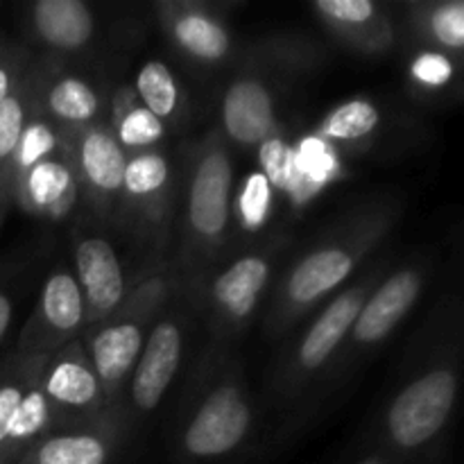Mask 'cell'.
<instances>
[{
  "label": "cell",
  "instance_id": "cell-3",
  "mask_svg": "<svg viewBox=\"0 0 464 464\" xmlns=\"http://www.w3.org/2000/svg\"><path fill=\"white\" fill-rule=\"evenodd\" d=\"M394 254L381 252L329 302L285 335L267 376V408L275 417V440L284 442L320 412L324 390L340 356L344 338L385 272Z\"/></svg>",
  "mask_w": 464,
  "mask_h": 464
},
{
  "label": "cell",
  "instance_id": "cell-24",
  "mask_svg": "<svg viewBox=\"0 0 464 464\" xmlns=\"http://www.w3.org/2000/svg\"><path fill=\"white\" fill-rule=\"evenodd\" d=\"M107 125L125 154L163 148L168 130L143 107L131 84H116L109 91Z\"/></svg>",
  "mask_w": 464,
  "mask_h": 464
},
{
  "label": "cell",
  "instance_id": "cell-11",
  "mask_svg": "<svg viewBox=\"0 0 464 464\" xmlns=\"http://www.w3.org/2000/svg\"><path fill=\"white\" fill-rule=\"evenodd\" d=\"M193 317V306L181 288L150 329L121 397V417L131 433L139 421L150 420L161 408L175 383L184 365Z\"/></svg>",
  "mask_w": 464,
  "mask_h": 464
},
{
  "label": "cell",
  "instance_id": "cell-2",
  "mask_svg": "<svg viewBox=\"0 0 464 464\" xmlns=\"http://www.w3.org/2000/svg\"><path fill=\"white\" fill-rule=\"evenodd\" d=\"M406 202L399 193L370 195L322 227L276 272L263 308V334L281 340L344 288L383 252L401 225Z\"/></svg>",
  "mask_w": 464,
  "mask_h": 464
},
{
  "label": "cell",
  "instance_id": "cell-34",
  "mask_svg": "<svg viewBox=\"0 0 464 464\" xmlns=\"http://www.w3.org/2000/svg\"><path fill=\"white\" fill-rule=\"evenodd\" d=\"M9 208H12V207H0V231H3V225H5V220H7V213H9Z\"/></svg>",
  "mask_w": 464,
  "mask_h": 464
},
{
  "label": "cell",
  "instance_id": "cell-17",
  "mask_svg": "<svg viewBox=\"0 0 464 464\" xmlns=\"http://www.w3.org/2000/svg\"><path fill=\"white\" fill-rule=\"evenodd\" d=\"M39 383L57 415L62 417L63 426H80L107 420V417H121L116 406L109 401L80 340H72L66 347L57 349L45 358Z\"/></svg>",
  "mask_w": 464,
  "mask_h": 464
},
{
  "label": "cell",
  "instance_id": "cell-7",
  "mask_svg": "<svg viewBox=\"0 0 464 464\" xmlns=\"http://www.w3.org/2000/svg\"><path fill=\"white\" fill-rule=\"evenodd\" d=\"M295 238L276 229L234 247L218 258L193 285L184 290L195 317L208 331V344L236 347L266 306L276 272L293 254Z\"/></svg>",
  "mask_w": 464,
  "mask_h": 464
},
{
  "label": "cell",
  "instance_id": "cell-22",
  "mask_svg": "<svg viewBox=\"0 0 464 464\" xmlns=\"http://www.w3.org/2000/svg\"><path fill=\"white\" fill-rule=\"evenodd\" d=\"M390 130L388 109L374 98H349L334 104L315 122V136L347 159L370 157Z\"/></svg>",
  "mask_w": 464,
  "mask_h": 464
},
{
  "label": "cell",
  "instance_id": "cell-13",
  "mask_svg": "<svg viewBox=\"0 0 464 464\" xmlns=\"http://www.w3.org/2000/svg\"><path fill=\"white\" fill-rule=\"evenodd\" d=\"M36 113L63 136L107 121L109 91L77 62L36 53Z\"/></svg>",
  "mask_w": 464,
  "mask_h": 464
},
{
  "label": "cell",
  "instance_id": "cell-10",
  "mask_svg": "<svg viewBox=\"0 0 464 464\" xmlns=\"http://www.w3.org/2000/svg\"><path fill=\"white\" fill-rule=\"evenodd\" d=\"M181 188V163L172 161L166 148L130 154L122 175L113 229L130 234L166 261L177 225ZM170 261V258H168Z\"/></svg>",
  "mask_w": 464,
  "mask_h": 464
},
{
  "label": "cell",
  "instance_id": "cell-32",
  "mask_svg": "<svg viewBox=\"0 0 464 464\" xmlns=\"http://www.w3.org/2000/svg\"><path fill=\"white\" fill-rule=\"evenodd\" d=\"M14 313H16V288L7 281H0V344L12 326Z\"/></svg>",
  "mask_w": 464,
  "mask_h": 464
},
{
  "label": "cell",
  "instance_id": "cell-18",
  "mask_svg": "<svg viewBox=\"0 0 464 464\" xmlns=\"http://www.w3.org/2000/svg\"><path fill=\"white\" fill-rule=\"evenodd\" d=\"M311 12L340 48L358 57H388L401 44L399 18L379 0H315Z\"/></svg>",
  "mask_w": 464,
  "mask_h": 464
},
{
  "label": "cell",
  "instance_id": "cell-19",
  "mask_svg": "<svg viewBox=\"0 0 464 464\" xmlns=\"http://www.w3.org/2000/svg\"><path fill=\"white\" fill-rule=\"evenodd\" d=\"M23 27L41 54L68 62L91 53L100 39L98 14L84 0H36L25 5Z\"/></svg>",
  "mask_w": 464,
  "mask_h": 464
},
{
  "label": "cell",
  "instance_id": "cell-16",
  "mask_svg": "<svg viewBox=\"0 0 464 464\" xmlns=\"http://www.w3.org/2000/svg\"><path fill=\"white\" fill-rule=\"evenodd\" d=\"M86 331V308L75 275L68 266H57L44 279L34 308L16 338L14 353L50 356L80 340Z\"/></svg>",
  "mask_w": 464,
  "mask_h": 464
},
{
  "label": "cell",
  "instance_id": "cell-6",
  "mask_svg": "<svg viewBox=\"0 0 464 464\" xmlns=\"http://www.w3.org/2000/svg\"><path fill=\"white\" fill-rule=\"evenodd\" d=\"M234 157L218 127L199 136L181 161L177 245L170 266L181 288L193 285L234 247Z\"/></svg>",
  "mask_w": 464,
  "mask_h": 464
},
{
  "label": "cell",
  "instance_id": "cell-30",
  "mask_svg": "<svg viewBox=\"0 0 464 464\" xmlns=\"http://www.w3.org/2000/svg\"><path fill=\"white\" fill-rule=\"evenodd\" d=\"M66 148V136L53 125V122L45 121L44 116H39L34 109L32 118L27 121V125L23 127V134L18 139L16 154H14V168H12V184L23 170H27L30 166H34L41 159L50 157V154L59 152V150Z\"/></svg>",
  "mask_w": 464,
  "mask_h": 464
},
{
  "label": "cell",
  "instance_id": "cell-21",
  "mask_svg": "<svg viewBox=\"0 0 464 464\" xmlns=\"http://www.w3.org/2000/svg\"><path fill=\"white\" fill-rule=\"evenodd\" d=\"M131 430L122 417L63 426L41 438L14 464H116Z\"/></svg>",
  "mask_w": 464,
  "mask_h": 464
},
{
  "label": "cell",
  "instance_id": "cell-31",
  "mask_svg": "<svg viewBox=\"0 0 464 464\" xmlns=\"http://www.w3.org/2000/svg\"><path fill=\"white\" fill-rule=\"evenodd\" d=\"M36 53L21 41L0 36V102L14 93L23 77L34 66Z\"/></svg>",
  "mask_w": 464,
  "mask_h": 464
},
{
  "label": "cell",
  "instance_id": "cell-1",
  "mask_svg": "<svg viewBox=\"0 0 464 464\" xmlns=\"http://www.w3.org/2000/svg\"><path fill=\"white\" fill-rule=\"evenodd\" d=\"M462 299L442 295L417 326L362 453L394 464H442L460 397Z\"/></svg>",
  "mask_w": 464,
  "mask_h": 464
},
{
  "label": "cell",
  "instance_id": "cell-26",
  "mask_svg": "<svg viewBox=\"0 0 464 464\" xmlns=\"http://www.w3.org/2000/svg\"><path fill=\"white\" fill-rule=\"evenodd\" d=\"M41 376V374H39ZM63 429L62 417L57 415L50 399L45 397L39 379L32 383L27 394L23 397L7 435L0 444V464H14L30 447H34L41 438L53 430Z\"/></svg>",
  "mask_w": 464,
  "mask_h": 464
},
{
  "label": "cell",
  "instance_id": "cell-8",
  "mask_svg": "<svg viewBox=\"0 0 464 464\" xmlns=\"http://www.w3.org/2000/svg\"><path fill=\"white\" fill-rule=\"evenodd\" d=\"M179 290L181 284L170 261L154 263L136 281L125 302L111 315L82 334L80 343L84 344L91 365L118 412H121L122 390L148 340L150 329L157 322L159 313Z\"/></svg>",
  "mask_w": 464,
  "mask_h": 464
},
{
  "label": "cell",
  "instance_id": "cell-25",
  "mask_svg": "<svg viewBox=\"0 0 464 464\" xmlns=\"http://www.w3.org/2000/svg\"><path fill=\"white\" fill-rule=\"evenodd\" d=\"M131 89L139 95L143 107L166 127L168 131L179 130L188 118V98L179 77L161 59H148L136 71Z\"/></svg>",
  "mask_w": 464,
  "mask_h": 464
},
{
  "label": "cell",
  "instance_id": "cell-27",
  "mask_svg": "<svg viewBox=\"0 0 464 464\" xmlns=\"http://www.w3.org/2000/svg\"><path fill=\"white\" fill-rule=\"evenodd\" d=\"M406 82L421 102H447L451 95H460L462 59L417 45L406 63Z\"/></svg>",
  "mask_w": 464,
  "mask_h": 464
},
{
  "label": "cell",
  "instance_id": "cell-29",
  "mask_svg": "<svg viewBox=\"0 0 464 464\" xmlns=\"http://www.w3.org/2000/svg\"><path fill=\"white\" fill-rule=\"evenodd\" d=\"M45 358L48 356H21L12 352L0 362V444L7 435L23 397L39 379Z\"/></svg>",
  "mask_w": 464,
  "mask_h": 464
},
{
  "label": "cell",
  "instance_id": "cell-5",
  "mask_svg": "<svg viewBox=\"0 0 464 464\" xmlns=\"http://www.w3.org/2000/svg\"><path fill=\"white\" fill-rule=\"evenodd\" d=\"M256 438V399L236 347L208 344L172 429V464H236Z\"/></svg>",
  "mask_w": 464,
  "mask_h": 464
},
{
  "label": "cell",
  "instance_id": "cell-12",
  "mask_svg": "<svg viewBox=\"0 0 464 464\" xmlns=\"http://www.w3.org/2000/svg\"><path fill=\"white\" fill-rule=\"evenodd\" d=\"M75 218L71 231V270L82 290L89 329L111 315L139 279L127 275L125 258L111 236L113 227L102 225L84 213H77Z\"/></svg>",
  "mask_w": 464,
  "mask_h": 464
},
{
  "label": "cell",
  "instance_id": "cell-28",
  "mask_svg": "<svg viewBox=\"0 0 464 464\" xmlns=\"http://www.w3.org/2000/svg\"><path fill=\"white\" fill-rule=\"evenodd\" d=\"M34 66L23 77L21 84L14 89V93L0 102V207H12L9 193H12L14 154H16L23 127L27 125L36 109Z\"/></svg>",
  "mask_w": 464,
  "mask_h": 464
},
{
  "label": "cell",
  "instance_id": "cell-33",
  "mask_svg": "<svg viewBox=\"0 0 464 464\" xmlns=\"http://www.w3.org/2000/svg\"><path fill=\"white\" fill-rule=\"evenodd\" d=\"M356 464H394V462L383 460V458H376L372 456V453H362V456L356 460Z\"/></svg>",
  "mask_w": 464,
  "mask_h": 464
},
{
  "label": "cell",
  "instance_id": "cell-14",
  "mask_svg": "<svg viewBox=\"0 0 464 464\" xmlns=\"http://www.w3.org/2000/svg\"><path fill=\"white\" fill-rule=\"evenodd\" d=\"M72 172L80 188V213L113 227L121 202L127 154L107 121L66 136Z\"/></svg>",
  "mask_w": 464,
  "mask_h": 464
},
{
  "label": "cell",
  "instance_id": "cell-23",
  "mask_svg": "<svg viewBox=\"0 0 464 464\" xmlns=\"http://www.w3.org/2000/svg\"><path fill=\"white\" fill-rule=\"evenodd\" d=\"M401 32H411L417 45L462 59L464 3L462 0H412L401 5Z\"/></svg>",
  "mask_w": 464,
  "mask_h": 464
},
{
  "label": "cell",
  "instance_id": "cell-15",
  "mask_svg": "<svg viewBox=\"0 0 464 464\" xmlns=\"http://www.w3.org/2000/svg\"><path fill=\"white\" fill-rule=\"evenodd\" d=\"M154 18L168 44L193 66L225 68L234 62L238 45L225 7L202 0H159Z\"/></svg>",
  "mask_w": 464,
  "mask_h": 464
},
{
  "label": "cell",
  "instance_id": "cell-20",
  "mask_svg": "<svg viewBox=\"0 0 464 464\" xmlns=\"http://www.w3.org/2000/svg\"><path fill=\"white\" fill-rule=\"evenodd\" d=\"M9 204L25 216L45 222H63L80 213V188L72 172L68 145L14 179Z\"/></svg>",
  "mask_w": 464,
  "mask_h": 464
},
{
  "label": "cell",
  "instance_id": "cell-9",
  "mask_svg": "<svg viewBox=\"0 0 464 464\" xmlns=\"http://www.w3.org/2000/svg\"><path fill=\"white\" fill-rule=\"evenodd\" d=\"M435 266L438 261L430 247L415 249L406 258L392 263L383 279L367 295L365 304L344 338L340 356L326 383L322 406L334 394H338V390L347 385L352 376L367 361H372L397 334L399 326L411 317L433 281Z\"/></svg>",
  "mask_w": 464,
  "mask_h": 464
},
{
  "label": "cell",
  "instance_id": "cell-4",
  "mask_svg": "<svg viewBox=\"0 0 464 464\" xmlns=\"http://www.w3.org/2000/svg\"><path fill=\"white\" fill-rule=\"evenodd\" d=\"M324 62V45L304 32H275L238 48L220 93L218 131L229 148L256 152L285 130L281 111Z\"/></svg>",
  "mask_w": 464,
  "mask_h": 464
}]
</instances>
